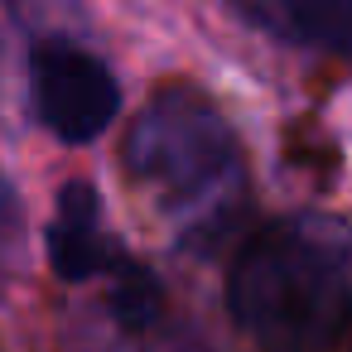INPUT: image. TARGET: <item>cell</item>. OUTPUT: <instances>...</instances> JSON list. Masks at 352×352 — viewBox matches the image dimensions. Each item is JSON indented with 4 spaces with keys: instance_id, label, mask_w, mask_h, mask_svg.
<instances>
[{
    "instance_id": "6da1fadb",
    "label": "cell",
    "mask_w": 352,
    "mask_h": 352,
    "mask_svg": "<svg viewBox=\"0 0 352 352\" xmlns=\"http://www.w3.org/2000/svg\"><path fill=\"white\" fill-rule=\"evenodd\" d=\"M232 323L265 352H328L352 333V222L294 212L261 227L227 275Z\"/></svg>"
},
{
    "instance_id": "277c9868",
    "label": "cell",
    "mask_w": 352,
    "mask_h": 352,
    "mask_svg": "<svg viewBox=\"0 0 352 352\" xmlns=\"http://www.w3.org/2000/svg\"><path fill=\"white\" fill-rule=\"evenodd\" d=\"M232 6L280 44L352 63V0H232Z\"/></svg>"
},
{
    "instance_id": "7a4b0ae2",
    "label": "cell",
    "mask_w": 352,
    "mask_h": 352,
    "mask_svg": "<svg viewBox=\"0 0 352 352\" xmlns=\"http://www.w3.org/2000/svg\"><path fill=\"white\" fill-rule=\"evenodd\" d=\"M131 179L164 208V217L208 246L246 198L241 145L227 116L193 87H164L131 121L121 150Z\"/></svg>"
},
{
    "instance_id": "5b68a950",
    "label": "cell",
    "mask_w": 352,
    "mask_h": 352,
    "mask_svg": "<svg viewBox=\"0 0 352 352\" xmlns=\"http://www.w3.org/2000/svg\"><path fill=\"white\" fill-rule=\"evenodd\" d=\"M49 261L63 280H97L107 270H121L116 261V246L102 236V208H97V193L92 184H63L58 193V212L49 222Z\"/></svg>"
},
{
    "instance_id": "3957f363",
    "label": "cell",
    "mask_w": 352,
    "mask_h": 352,
    "mask_svg": "<svg viewBox=\"0 0 352 352\" xmlns=\"http://www.w3.org/2000/svg\"><path fill=\"white\" fill-rule=\"evenodd\" d=\"M30 87H34V111L39 121L63 140V145H92L107 135V126L121 111V87L111 68L63 39H44L30 54Z\"/></svg>"
}]
</instances>
